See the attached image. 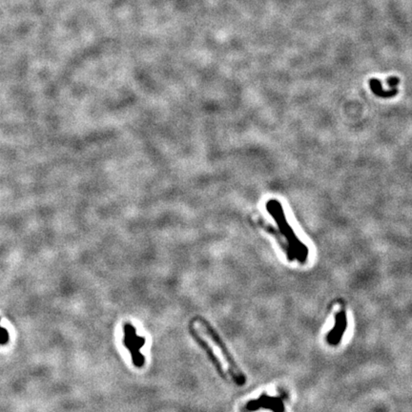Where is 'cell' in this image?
Masks as SVG:
<instances>
[{"mask_svg": "<svg viewBox=\"0 0 412 412\" xmlns=\"http://www.w3.org/2000/svg\"><path fill=\"white\" fill-rule=\"evenodd\" d=\"M266 210L269 212L272 218L276 221L279 231L286 241V244L289 249V257L287 260L289 261L297 260L300 263L304 264L308 259V247L302 241H300V239L296 236L295 232L292 229L290 224L285 218V214L281 202L276 200L267 201Z\"/></svg>", "mask_w": 412, "mask_h": 412, "instance_id": "6da1fadb", "label": "cell"}, {"mask_svg": "<svg viewBox=\"0 0 412 412\" xmlns=\"http://www.w3.org/2000/svg\"><path fill=\"white\" fill-rule=\"evenodd\" d=\"M192 321L194 322H199L201 323L204 332L208 335V337L217 345V347L220 349V351L222 354L225 362H227L228 372H229V375L231 376L233 382H235L238 386H243L246 383V377L240 369L239 365L237 364V362L234 360L231 353L229 351V349L227 348L225 342H223V340L221 339V336L218 334V332L213 328V326L209 322H207L205 319L201 318V317L197 316Z\"/></svg>", "mask_w": 412, "mask_h": 412, "instance_id": "7a4b0ae2", "label": "cell"}, {"mask_svg": "<svg viewBox=\"0 0 412 412\" xmlns=\"http://www.w3.org/2000/svg\"><path fill=\"white\" fill-rule=\"evenodd\" d=\"M146 339L137 333L136 326L130 322L123 323V340L122 344L130 353L132 363L136 368L141 369L145 363V356L141 353V348L145 345Z\"/></svg>", "mask_w": 412, "mask_h": 412, "instance_id": "3957f363", "label": "cell"}, {"mask_svg": "<svg viewBox=\"0 0 412 412\" xmlns=\"http://www.w3.org/2000/svg\"><path fill=\"white\" fill-rule=\"evenodd\" d=\"M260 409H268L272 412H285V406L282 395L270 396L262 393L257 399L250 400L242 407V412H255Z\"/></svg>", "mask_w": 412, "mask_h": 412, "instance_id": "277c9868", "label": "cell"}, {"mask_svg": "<svg viewBox=\"0 0 412 412\" xmlns=\"http://www.w3.org/2000/svg\"><path fill=\"white\" fill-rule=\"evenodd\" d=\"M189 333H190L192 338L194 339V341L198 343V345H199L201 349L204 351V353L206 354L208 360H209L212 364H213V366L215 367V369H216V371L218 372V374L221 376L222 379L227 380L226 373L223 370V367H222L221 361H220L219 358L216 356V354L213 351V349H212L211 346L208 344V342H206V341L201 337V335L199 334V332L195 329V327H194V322H193V321L189 323Z\"/></svg>", "mask_w": 412, "mask_h": 412, "instance_id": "5b68a950", "label": "cell"}, {"mask_svg": "<svg viewBox=\"0 0 412 412\" xmlns=\"http://www.w3.org/2000/svg\"><path fill=\"white\" fill-rule=\"evenodd\" d=\"M347 328V315L342 308L335 314V322L331 330L326 335V342L331 346H337L342 342V337Z\"/></svg>", "mask_w": 412, "mask_h": 412, "instance_id": "8992f818", "label": "cell"}, {"mask_svg": "<svg viewBox=\"0 0 412 412\" xmlns=\"http://www.w3.org/2000/svg\"><path fill=\"white\" fill-rule=\"evenodd\" d=\"M369 86H370V89H371L372 92H373L377 97L383 98V99L392 98V97H394V96H396V95L398 94V89H397V88H393L392 90H383V89H382V84H381V81H378V80H375V79H372V80L369 81Z\"/></svg>", "mask_w": 412, "mask_h": 412, "instance_id": "52a82bcc", "label": "cell"}, {"mask_svg": "<svg viewBox=\"0 0 412 412\" xmlns=\"http://www.w3.org/2000/svg\"><path fill=\"white\" fill-rule=\"evenodd\" d=\"M9 341V333L0 325V344H5Z\"/></svg>", "mask_w": 412, "mask_h": 412, "instance_id": "ba28073f", "label": "cell"}, {"mask_svg": "<svg viewBox=\"0 0 412 412\" xmlns=\"http://www.w3.org/2000/svg\"><path fill=\"white\" fill-rule=\"evenodd\" d=\"M399 82H400V80H399L398 78H390V79L387 81L388 86H390L392 88H396V87L398 86Z\"/></svg>", "mask_w": 412, "mask_h": 412, "instance_id": "9c48e42d", "label": "cell"}]
</instances>
